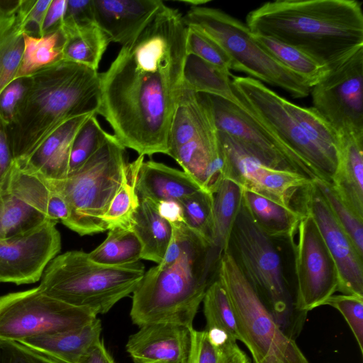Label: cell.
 <instances>
[{
    "label": "cell",
    "mask_w": 363,
    "mask_h": 363,
    "mask_svg": "<svg viewBox=\"0 0 363 363\" xmlns=\"http://www.w3.org/2000/svg\"><path fill=\"white\" fill-rule=\"evenodd\" d=\"M232 77L235 92L265 131L313 179L330 183L337 166L309 140L286 108L284 98L251 77Z\"/></svg>",
    "instance_id": "30bf717a"
},
{
    "label": "cell",
    "mask_w": 363,
    "mask_h": 363,
    "mask_svg": "<svg viewBox=\"0 0 363 363\" xmlns=\"http://www.w3.org/2000/svg\"><path fill=\"white\" fill-rule=\"evenodd\" d=\"M213 195V245L223 255L227 252L230 233L242 204V188L222 178Z\"/></svg>",
    "instance_id": "4dcf8cb0"
},
{
    "label": "cell",
    "mask_w": 363,
    "mask_h": 363,
    "mask_svg": "<svg viewBox=\"0 0 363 363\" xmlns=\"http://www.w3.org/2000/svg\"><path fill=\"white\" fill-rule=\"evenodd\" d=\"M220 140L223 178L283 206L296 208L292 201H298L301 191L313 180L294 171L269 167L220 135Z\"/></svg>",
    "instance_id": "9a60e30c"
},
{
    "label": "cell",
    "mask_w": 363,
    "mask_h": 363,
    "mask_svg": "<svg viewBox=\"0 0 363 363\" xmlns=\"http://www.w3.org/2000/svg\"><path fill=\"white\" fill-rule=\"evenodd\" d=\"M0 363H57L15 341L0 340Z\"/></svg>",
    "instance_id": "f6af8a7d"
},
{
    "label": "cell",
    "mask_w": 363,
    "mask_h": 363,
    "mask_svg": "<svg viewBox=\"0 0 363 363\" xmlns=\"http://www.w3.org/2000/svg\"><path fill=\"white\" fill-rule=\"evenodd\" d=\"M96 116L95 113L91 115L74 137L68 174L81 167L100 148L108 134L101 128Z\"/></svg>",
    "instance_id": "60d3db41"
},
{
    "label": "cell",
    "mask_w": 363,
    "mask_h": 363,
    "mask_svg": "<svg viewBox=\"0 0 363 363\" xmlns=\"http://www.w3.org/2000/svg\"><path fill=\"white\" fill-rule=\"evenodd\" d=\"M56 223L48 220L25 233L0 239V282L23 284L40 279L61 249Z\"/></svg>",
    "instance_id": "e0dca14e"
},
{
    "label": "cell",
    "mask_w": 363,
    "mask_h": 363,
    "mask_svg": "<svg viewBox=\"0 0 363 363\" xmlns=\"http://www.w3.org/2000/svg\"><path fill=\"white\" fill-rule=\"evenodd\" d=\"M0 187V239L25 233L51 220L6 188Z\"/></svg>",
    "instance_id": "d6a6232c"
},
{
    "label": "cell",
    "mask_w": 363,
    "mask_h": 363,
    "mask_svg": "<svg viewBox=\"0 0 363 363\" xmlns=\"http://www.w3.org/2000/svg\"><path fill=\"white\" fill-rule=\"evenodd\" d=\"M67 0H52L48 7L39 36L60 29L65 14Z\"/></svg>",
    "instance_id": "c3c4849f"
},
{
    "label": "cell",
    "mask_w": 363,
    "mask_h": 363,
    "mask_svg": "<svg viewBox=\"0 0 363 363\" xmlns=\"http://www.w3.org/2000/svg\"><path fill=\"white\" fill-rule=\"evenodd\" d=\"M313 108L339 135H363V47L311 88Z\"/></svg>",
    "instance_id": "7c38bea8"
},
{
    "label": "cell",
    "mask_w": 363,
    "mask_h": 363,
    "mask_svg": "<svg viewBox=\"0 0 363 363\" xmlns=\"http://www.w3.org/2000/svg\"><path fill=\"white\" fill-rule=\"evenodd\" d=\"M101 323L92 322L74 330L47 334L18 342L57 363H79L102 340Z\"/></svg>",
    "instance_id": "44dd1931"
},
{
    "label": "cell",
    "mask_w": 363,
    "mask_h": 363,
    "mask_svg": "<svg viewBox=\"0 0 363 363\" xmlns=\"http://www.w3.org/2000/svg\"><path fill=\"white\" fill-rule=\"evenodd\" d=\"M284 104L309 140L336 166L340 135L313 107L298 106L284 99Z\"/></svg>",
    "instance_id": "e575fe53"
},
{
    "label": "cell",
    "mask_w": 363,
    "mask_h": 363,
    "mask_svg": "<svg viewBox=\"0 0 363 363\" xmlns=\"http://www.w3.org/2000/svg\"><path fill=\"white\" fill-rule=\"evenodd\" d=\"M182 3H185L191 6H203L208 2L206 0H180Z\"/></svg>",
    "instance_id": "f5cc1de1"
},
{
    "label": "cell",
    "mask_w": 363,
    "mask_h": 363,
    "mask_svg": "<svg viewBox=\"0 0 363 363\" xmlns=\"http://www.w3.org/2000/svg\"><path fill=\"white\" fill-rule=\"evenodd\" d=\"M252 36L271 57L301 77L311 88L328 70L325 65L295 47L264 35L252 33Z\"/></svg>",
    "instance_id": "1f68e13d"
},
{
    "label": "cell",
    "mask_w": 363,
    "mask_h": 363,
    "mask_svg": "<svg viewBox=\"0 0 363 363\" xmlns=\"http://www.w3.org/2000/svg\"><path fill=\"white\" fill-rule=\"evenodd\" d=\"M128 162L125 147L110 133L100 148L62 180H48L67 202L65 225L80 235L108 230L101 217L123 179Z\"/></svg>",
    "instance_id": "52a82bcc"
},
{
    "label": "cell",
    "mask_w": 363,
    "mask_h": 363,
    "mask_svg": "<svg viewBox=\"0 0 363 363\" xmlns=\"http://www.w3.org/2000/svg\"><path fill=\"white\" fill-rule=\"evenodd\" d=\"M301 212L313 218L337 269L342 294L363 297V257L337 221L319 189L312 183L298 199Z\"/></svg>",
    "instance_id": "2e32d148"
},
{
    "label": "cell",
    "mask_w": 363,
    "mask_h": 363,
    "mask_svg": "<svg viewBox=\"0 0 363 363\" xmlns=\"http://www.w3.org/2000/svg\"><path fill=\"white\" fill-rule=\"evenodd\" d=\"M157 209L160 215L171 225L184 222L179 201L174 200L160 201L157 203Z\"/></svg>",
    "instance_id": "f907efd6"
},
{
    "label": "cell",
    "mask_w": 363,
    "mask_h": 363,
    "mask_svg": "<svg viewBox=\"0 0 363 363\" xmlns=\"http://www.w3.org/2000/svg\"><path fill=\"white\" fill-rule=\"evenodd\" d=\"M28 28L20 11V0H0V94L16 79Z\"/></svg>",
    "instance_id": "d4e9b609"
},
{
    "label": "cell",
    "mask_w": 363,
    "mask_h": 363,
    "mask_svg": "<svg viewBox=\"0 0 363 363\" xmlns=\"http://www.w3.org/2000/svg\"><path fill=\"white\" fill-rule=\"evenodd\" d=\"M94 23L92 0H67L62 25L82 26Z\"/></svg>",
    "instance_id": "bcb514c9"
},
{
    "label": "cell",
    "mask_w": 363,
    "mask_h": 363,
    "mask_svg": "<svg viewBox=\"0 0 363 363\" xmlns=\"http://www.w3.org/2000/svg\"><path fill=\"white\" fill-rule=\"evenodd\" d=\"M130 228L141 243V259L159 264L169 245L172 227L160 215L157 203L149 199H139Z\"/></svg>",
    "instance_id": "4316f807"
},
{
    "label": "cell",
    "mask_w": 363,
    "mask_h": 363,
    "mask_svg": "<svg viewBox=\"0 0 363 363\" xmlns=\"http://www.w3.org/2000/svg\"><path fill=\"white\" fill-rule=\"evenodd\" d=\"M13 163L8 126L0 118V181L10 170Z\"/></svg>",
    "instance_id": "681fc988"
},
{
    "label": "cell",
    "mask_w": 363,
    "mask_h": 363,
    "mask_svg": "<svg viewBox=\"0 0 363 363\" xmlns=\"http://www.w3.org/2000/svg\"><path fill=\"white\" fill-rule=\"evenodd\" d=\"M182 21L186 27L203 33L217 43L229 57L231 69L279 87L294 98H304L311 87L284 67L253 39L245 23L225 11L206 6H191Z\"/></svg>",
    "instance_id": "9c48e42d"
},
{
    "label": "cell",
    "mask_w": 363,
    "mask_h": 363,
    "mask_svg": "<svg viewBox=\"0 0 363 363\" xmlns=\"http://www.w3.org/2000/svg\"><path fill=\"white\" fill-rule=\"evenodd\" d=\"M145 272L140 261L107 266L94 262L84 251L72 250L49 262L38 287L51 297L98 315L133 294Z\"/></svg>",
    "instance_id": "8992f818"
},
{
    "label": "cell",
    "mask_w": 363,
    "mask_h": 363,
    "mask_svg": "<svg viewBox=\"0 0 363 363\" xmlns=\"http://www.w3.org/2000/svg\"><path fill=\"white\" fill-rule=\"evenodd\" d=\"M184 220L186 225L202 238L212 242L213 195L200 189L182 199Z\"/></svg>",
    "instance_id": "ab89813d"
},
{
    "label": "cell",
    "mask_w": 363,
    "mask_h": 363,
    "mask_svg": "<svg viewBox=\"0 0 363 363\" xmlns=\"http://www.w3.org/2000/svg\"><path fill=\"white\" fill-rule=\"evenodd\" d=\"M79 363H116L106 349L104 341L99 344Z\"/></svg>",
    "instance_id": "816d5d0a"
},
{
    "label": "cell",
    "mask_w": 363,
    "mask_h": 363,
    "mask_svg": "<svg viewBox=\"0 0 363 363\" xmlns=\"http://www.w3.org/2000/svg\"><path fill=\"white\" fill-rule=\"evenodd\" d=\"M1 188V187H0Z\"/></svg>",
    "instance_id": "db71d44e"
},
{
    "label": "cell",
    "mask_w": 363,
    "mask_h": 363,
    "mask_svg": "<svg viewBox=\"0 0 363 363\" xmlns=\"http://www.w3.org/2000/svg\"><path fill=\"white\" fill-rule=\"evenodd\" d=\"M28 88L8 127L14 162L28 157L66 121L97 114L101 99L99 73L60 60L28 76Z\"/></svg>",
    "instance_id": "3957f363"
},
{
    "label": "cell",
    "mask_w": 363,
    "mask_h": 363,
    "mask_svg": "<svg viewBox=\"0 0 363 363\" xmlns=\"http://www.w3.org/2000/svg\"><path fill=\"white\" fill-rule=\"evenodd\" d=\"M0 186L43 212L51 220H60L63 223L69 216L67 202L51 188L45 179L18 166L14 162L0 181Z\"/></svg>",
    "instance_id": "603a6c76"
},
{
    "label": "cell",
    "mask_w": 363,
    "mask_h": 363,
    "mask_svg": "<svg viewBox=\"0 0 363 363\" xmlns=\"http://www.w3.org/2000/svg\"><path fill=\"white\" fill-rule=\"evenodd\" d=\"M334 217L347 234L359 254L363 257V219L358 217L338 196L330 183L315 179Z\"/></svg>",
    "instance_id": "f35d334b"
},
{
    "label": "cell",
    "mask_w": 363,
    "mask_h": 363,
    "mask_svg": "<svg viewBox=\"0 0 363 363\" xmlns=\"http://www.w3.org/2000/svg\"><path fill=\"white\" fill-rule=\"evenodd\" d=\"M217 279L229 299L238 340L250 350L253 363H309L296 341L279 327L228 252L220 258Z\"/></svg>",
    "instance_id": "ba28073f"
},
{
    "label": "cell",
    "mask_w": 363,
    "mask_h": 363,
    "mask_svg": "<svg viewBox=\"0 0 363 363\" xmlns=\"http://www.w3.org/2000/svg\"><path fill=\"white\" fill-rule=\"evenodd\" d=\"M254 34L272 38L328 68L363 47V11L356 0H277L250 11Z\"/></svg>",
    "instance_id": "7a4b0ae2"
},
{
    "label": "cell",
    "mask_w": 363,
    "mask_h": 363,
    "mask_svg": "<svg viewBox=\"0 0 363 363\" xmlns=\"http://www.w3.org/2000/svg\"><path fill=\"white\" fill-rule=\"evenodd\" d=\"M242 204L258 228L272 240H288L291 247L303 213L283 206L242 189Z\"/></svg>",
    "instance_id": "484cf974"
},
{
    "label": "cell",
    "mask_w": 363,
    "mask_h": 363,
    "mask_svg": "<svg viewBox=\"0 0 363 363\" xmlns=\"http://www.w3.org/2000/svg\"><path fill=\"white\" fill-rule=\"evenodd\" d=\"M191 347L189 363H251L238 345L237 339L217 328L191 330Z\"/></svg>",
    "instance_id": "f1b7e54d"
},
{
    "label": "cell",
    "mask_w": 363,
    "mask_h": 363,
    "mask_svg": "<svg viewBox=\"0 0 363 363\" xmlns=\"http://www.w3.org/2000/svg\"><path fill=\"white\" fill-rule=\"evenodd\" d=\"M200 189L199 184L184 171L152 160L142 162L135 184L138 199H149L157 203L180 201Z\"/></svg>",
    "instance_id": "cb8c5ba5"
},
{
    "label": "cell",
    "mask_w": 363,
    "mask_h": 363,
    "mask_svg": "<svg viewBox=\"0 0 363 363\" xmlns=\"http://www.w3.org/2000/svg\"><path fill=\"white\" fill-rule=\"evenodd\" d=\"M292 246L296 278V305L305 313L325 305L339 286L338 272L312 216L306 212Z\"/></svg>",
    "instance_id": "4fadbf2b"
},
{
    "label": "cell",
    "mask_w": 363,
    "mask_h": 363,
    "mask_svg": "<svg viewBox=\"0 0 363 363\" xmlns=\"http://www.w3.org/2000/svg\"><path fill=\"white\" fill-rule=\"evenodd\" d=\"M339 135L337 164L330 184L341 200L363 219V135Z\"/></svg>",
    "instance_id": "7402d4cb"
},
{
    "label": "cell",
    "mask_w": 363,
    "mask_h": 363,
    "mask_svg": "<svg viewBox=\"0 0 363 363\" xmlns=\"http://www.w3.org/2000/svg\"><path fill=\"white\" fill-rule=\"evenodd\" d=\"M28 77H20L9 84L0 94V118L9 127L13 121L18 108L28 88Z\"/></svg>",
    "instance_id": "ee69618b"
},
{
    "label": "cell",
    "mask_w": 363,
    "mask_h": 363,
    "mask_svg": "<svg viewBox=\"0 0 363 363\" xmlns=\"http://www.w3.org/2000/svg\"><path fill=\"white\" fill-rule=\"evenodd\" d=\"M202 302L206 328L222 329L238 340L233 310L227 294L218 279L208 287Z\"/></svg>",
    "instance_id": "74e56055"
},
{
    "label": "cell",
    "mask_w": 363,
    "mask_h": 363,
    "mask_svg": "<svg viewBox=\"0 0 363 363\" xmlns=\"http://www.w3.org/2000/svg\"><path fill=\"white\" fill-rule=\"evenodd\" d=\"M186 52L224 72H230V60L225 52L217 43L200 30L187 27Z\"/></svg>",
    "instance_id": "b9f144b4"
},
{
    "label": "cell",
    "mask_w": 363,
    "mask_h": 363,
    "mask_svg": "<svg viewBox=\"0 0 363 363\" xmlns=\"http://www.w3.org/2000/svg\"><path fill=\"white\" fill-rule=\"evenodd\" d=\"M51 1L20 0V11L28 26V32L30 26L35 25L37 36H39Z\"/></svg>",
    "instance_id": "7dc6e473"
},
{
    "label": "cell",
    "mask_w": 363,
    "mask_h": 363,
    "mask_svg": "<svg viewBox=\"0 0 363 363\" xmlns=\"http://www.w3.org/2000/svg\"><path fill=\"white\" fill-rule=\"evenodd\" d=\"M208 95L220 136L269 167L294 171L313 180L306 170L265 131L238 94L237 106L220 97Z\"/></svg>",
    "instance_id": "5bb4252c"
},
{
    "label": "cell",
    "mask_w": 363,
    "mask_h": 363,
    "mask_svg": "<svg viewBox=\"0 0 363 363\" xmlns=\"http://www.w3.org/2000/svg\"><path fill=\"white\" fill-rule=\"evenodd\" d=\"M193 328L145 325L128 337L125 349L133 363H189Z\"/></svg>",
    "instance_id": "d6986e66"
},
{
    "label": "cell",
    "mask_w": 363,
    "mask_h": 363,
    "mask_svg": "<svg viewBox=\"0 0 363 363\" xmlns=\"http://www.w3.org/2000/svg\"><path fill=\"white\" fill-rule=\"evenodd\" d=\"M106 238L96 249L88 253L97 264L121 266L139 262L141 243L130 227H115L108 230Z\"/></svg>",
    "instance_id": "836d02e7"
},
{
    "label": "cell",
    "mask_w": 363,
    "mask_h": 363,
    "mask_svg": "<svg viewBox=\"0 0 363 363\" xmlns=\"http://www.w3.org/2000/svg\"><path fill=\"white\" fill-rule=\"evenodd\" d=\"M94 20L111 42H134L165 6L161 0H92Z\"/></svg>",
    "instance_id": "ac0fdd59"
},
{
    "label": "cell",
    "mask_w": 363,
    "mask_h": 363,
    "mask_svg": "<svg viewBox=\"0 0 363 363\" xmlns=\"http://www.w3.org/2000/svg\"><path fill=\"white\" fill-rule=\"evenodd\" d=\"M92 114L72 118L56 128L45 141L18 166L48 180L65 179L69 172L72 145L79 129ZM96 114V113H95Z\"/></svg>",
    "instance_id": "ffe728a7"
},
{
    "label": "cell",
    "mask_w": 363,
    "mask_h": 363,
    "mask_svg": "<svg viewBox=\"0 0 363 363\" xmlns=\"http://www.w3.org/2000/svg\"><path fill=\"white\" fill-rule=\"evenodd\" d=\"M344 317L363 353V297L356 295H333L325 302Z\"/></svg>",
    "instance_id": "7bdbcfd3"
},
{
    "label": "cell",
    "mask_w": 363,
    "mask_h": 363,
    "mask_svg": "<svg viewBox=\"0 0 363 363\" xmlns=\"http://www.w3.org/2000/svg\"><path fill=\"white\" fill-rule=\"evenodd\" d=\"M64 41L62 60L73 62L97 71L111 40L96 23L82 26L61 25Z\"/></svg>",
    "instance_id": "83f0119b"
},
{
    "label": "cell",
    "mask_w": 363,
    "mask_h": 363,
    "mask_svg": "<svg viewBox=\"0 0 363 363\" xmlns=\"http://www.w3.org/2000/svg\"><path fill=\"white\" fill-rule=\"evenodd\" d=\"M24 48L17 78L28 77L48 65L62 60L63 35L59 29L43 36L23 35Z\"/></svg>",
    "instance_id": "8d00e7d4"
},
{
    "label": "cell",
    "mask_w": 363,
    "mask_h": 363,
    "mask_svg": "<svg viewBox=\"0 0 363 363\" xmlns=\"http://www.w3.org/2000/svg\"><path fill=\"white\" fill-rule=\"evenodd\" d=\"M97 318L89 310L44 294L38 287L0 296V340L20 342L74 330Z\"/></svg>",
    "instance_id": "8fae6325"
},
{
    "label": "cell",
    "mask_w": 363,
    "mask_h": 363,
    "mask_svg": "<svg viewBox=\"0 0 363 363\" xmlns=\"http://www.w3.org/2000/svg\"><path fill=\"white\" fill-rule=\"evenodd\" d=\"M273 240L258 228L242 202L227 252L284 333L295 340L302 330L307 313L297 308L296 294L288 284Z\"/></svg>",
    "instance_id": "5b68a950"
},
{
    "label": "cell",
    "mask_w": 363,
    "mask_h": 363,
    "mask_svg": "<svg viewBox=\"0 0 363 363\" xmlns=\"http://www.w3.org/2000/svg\"><path fill=\"white\" fill-rule=\"evenodd\" d=\"M143 161L144 156L139 155L136 160L128 163L122 183L101 217L108 230L130 226L131 218L139 204L135 184Z\"/></svg>",
    "instance_id": "d590c367"
},
{
    "label": "cell",
    "mask_w": 363,
    "mask_h": 363,
    "mask_svg": "<svg viewBox=\"0 0 363 363\" xmlns=\"http://www.w3.org/2000/svg\"><path fill=\"white\" fill-rule=\"evenodd\" d=\"M187 27L166 5L132 43L99 73L102 116L113 135L139 155L167 154L168 137L182 89Z\"/></svg>",
    "instance_id": "6da1fadb"
},
{
    "label": "cell",
    "mask_w": 363,
    "mask_h": 363,
    "mask_svg": "<svg viewBox=\"0 0 363 363\" xmlns=\"http://www.w3.org/2000/svg\"><path fill=\"white\" fill-rule=\"evenodd\" d=\"M222 254L187 226L179 256L146 271L133 293V324H169L193 328L211 284L217 279Z\"/></svg>",
    "instance_id": "277c9868"
},
{
    "label": "cell",
    "mask_w": 363,
    "mask_h": 363,
    "mask_svg": "<svg viewBox=\"0 0 363 363\" xmlns=\"http://www.w3.org/2000/svg\"><path fill=\"white\" fill-rule=\"evenodd\" d=\"M224 72L194 55L186 54L182 71V87L196 93L220 97L234 105L239 102L230 79Z\"/></svg>",
    "instance_id": "f546056e"
}]
</instances>
